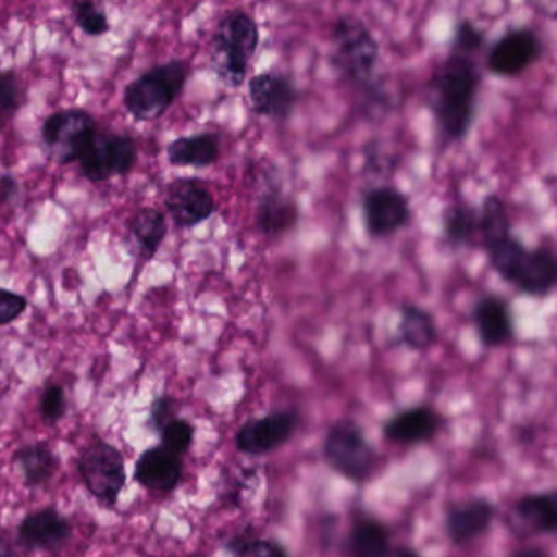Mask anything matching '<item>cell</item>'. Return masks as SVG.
Here are the masks:
<instances>
[{
    "instance_id": "cell-19",
    "label": "cell",
    "mask_w": 557,
    "mask_h": 557,
    "mask_svg": "<svg viewBox=\"0 0 557 557\" xmlns=\"http://www.w3.org/2000/svg\"><path fill=\"white\" fill-rule=\"evenodd\" d=\"M440 429V417L430 407H413L384 423V435L391 442L417 445L429 442Z\"/></svg>"
},
{
    "instance_id": "cell-25",
    "label": "cell",
    "mask_w": 557,
    "mask_h": 557,
    "mask_svg": "<svg viewBox=\"0 0 557 557\" xmlns=\"http://www.w3.org/2000/svg\"><path fill=\"white\" fill-rule=\"evenodd\" d=\"M478 213L479 234L485 249L511 236L507 207L497 195L485 197Z\"/></svg>"
},
{
    "instance_id": "cell-5",
    "label": "cell",
    "mask_w": 557,
    "mask_h": 557,
    "mask_svg": "<svg viewBox=\"0 0 557 557\" xmlns=\"http://www.w3.org/2000/svg\"><path fill=\"white\" fill-rule=\"evenodd\" d=\"M322 451L335 472L354 482L367 481L376 465L373 446L364 438L363 430L351 420H341L331 426Z\"/></svg>"
},
{
    "instance_id": "cell-29",
    "label": "cell",
    "mask_w": 557,
    "mask_h": 557,
    "mask_svg": "<svg viewBox=\"0 0 557 557\" xmlns=\"http://www.w3.org/2000/svg\"><path fill=\"white\" fill-rule=\"evenodd\" d=\"M485 250H487L492 269L500 275V278L510 283L515 267H517L518 260L521 259L527 247L520 240L510 236L500 240V243L494 244V246L487 247Z\"/></svg>"
},
{
    "instance_id": "cell-17",
    "label": "cell",
    "mask_w": 557,
    "mask_h": 557,
    "mask_svg": "<svg viewBox=\"0 0 557 557\" xmlns=\"http://www.w3.org/2000/svg\"><path fill=\"white\" fill-rule=\"evenodd\" d=\"M135 478L151 491H174L182 478L181 456L172 455L162 446L148 449L136 462Z\"/></svg>"
},
{
    "instance_id": "cell-40",
    "label": "cell",
    "mask_w": 557,
    "mask_h": 557,
    "mask_svg": "<svg viewBox=\"0 0 557 557\" xmlns=\"http://www.w3.org/2000/svg\"><path fill=\"white\" fill-rule=\"evenodd\" d=\"M0 557H12V547L8 537L0 531Z\"/></svg>"
},
{
    "instance_id": "cell-1",
    "label": "cell",
    "mask_w": 557,
    "mask_h": 557,
    "mask_svg": "<svg viewBox=\"0 0 557 557\" xmlns=\"http://www.w3.org/2000/svg\"><path fill=\"white\" fill-rule=\"evenodd\" d=\"M481 71L472 58L449 54L429 83V106L443 135L451 141L468 136L478 115Z\"/></svg>"
},
{
    "instance_id": "cell-7",
    "label": "cell",
    "mask_w": 557,
    "mask_h": 557,
    "mask_svg": "<svg viewBox=\"0 0 557 557\" xmlns=\"http://www.w3.org/2000/svg\"><path fill=\"white\" fill-rule=\"evenodd\" d=\"M79 472L90 494L113 507L126 482L125 461L115 446L96 442L84 449L79 458Z\"/></svg>"
},
{
    "instance_id": "cell-27",
    "label": "cell",
    "mask_w": 557,
    "mask_h": 557,
    "mask_svg": "<svg viewBox=\"0 0 557 557\" xmlns=\"http://www.w3.org/2000/svg\"><path fill=\"white\" fill-rule=\"evenodd\" d=\"M348 546L354 557H386L389 553L386 528L376 520L358 521L351 530Z\"/></svg>"
},
{
    "instance_id": "cell-33",
    "label": "cell",
    "mask_w": 557,
    "mask_h": 557,
    "mask_svg": "<svg viewBox=\"0 0 557 557\" xmlns=\"http://www.w3.org/2000/svg\"><path fill=\"white\" fill-rule=\"evenodd\" d=\"M161 432L162 448L168 449L175 456L187 453L191 442H194L195 430L187 420L174 419Z\"/></svg>"
},
{
    "instance_id": "cell-22",
    "label": "cell",
    "mask_w": 557,
    "mask_h": 557,
    "mask_svg": "<svg viewBox=\"0 0 557 557\" xmlns=\"http://www.w3.org/2000/svg\"><path fill=\"white\" fill-rule=\"evenodd\" d=\"M399 337L412 350H426L438 338L435 319L420 306L406 302L400 308Z\"/></svg>"
},
{
    "instance_id": "cell-31",
    "label": "cell",
    "mask_w": 557,
    "mask_h": 557,
    "mask_svg": "<svg viewBox=\"0 0 557 557\" xmlns=\"http://www.w3.org/2000/svg\"><path fill=\"white\" fill-rule=\"evenodd\" d=\"M77 27L89 37H102L110 30L109 18L94 2H77L73 8Z\"/></svg>"
},
{
    "instance_id": "cell-20",
    "label": "cell",
    "mask_w": 557,
    "mask_h": 557,
    "mask_svg": "<svg viewBox=\"0 0 557 557\" xmlns=\"http://www.w3.org/2000/svg\"><path fill=\"white\" fill-rule=\"evenodd\" d=\"M221 141L216 133L182 136L168 146V159L177 168H210L220 159Z\"/></svg>"
},
{
    "instance_id": "cell-21",
    "label": "cell",
    "mask_w": 557,
    "mask_h": 557,
    "mask_svg": "<svg viewBox=\"0 0 557 557\" xmlns=\"http://www.w3.org/2000/svg\"><path fill=\"white\" fill-rule=\"evenodd\" d=\"M298 220V207L278 191H269L257 205L256 226L265 236H282L292 231Z\"/></svg>"
},
{
    "instance_id": "cell-6",
    "label": "cell",
    "mask_w": 557,
    "mask_h": 557,
    "mask_svg": "<svg viewBox=\"0 0 557 557\" xmlns=\"http://www.w3.org/2000/svg\"><path fill=\"white\" fill-rule=\"evenodd\" d=\"M96 135L92 115L79 109L53 113L45 120L41 128V139L48 156L63 165L81 161Z\"/></svg>"
},
{
    "instance_id": "cell-15",
    "label": "cell",
    "mask_w": 557,
    "mask_h": 557,
    "mask_svg": "<svg viewBox=\"0 0 557 557\" xmlns=\"http://www.w3.org/2000/svg\"><path fill=\"white\" fill-rule=\"evenodd\" d=\"M472 321L485 347H500L513 338L510 305L502 296L485 295L478 299L472 309Z\"/></svg>"
},
{
    "instance_id": "cell-9",
    "label": "cell",
    "mask_w": 557,
    "mask_h": 557,
    "mask_svg": "<svg viewBox=\"0 0 557 557\" xmlns=\"http://www.w3.org/2000/svg\"><path fill=\"white\" fill-rule=\"evenodd\" d=\"M543 57V44L533 28H510L487 53V70L498 77H517Z\"/></svg>"
},
{
    "instance_id": "cell-8",
    "label": "cell",
    "mask_w": 557,
    "mask_h": 557,
    "mask_svg": "<svg viewBox=\"0 0 557 557\" xmlns=\"http://www.w3.org/2000/svg\"><path fill=\"white\" fill-rule=\"evenodd\" d=\"M136 145L129 136L97 133L81 158L83 175L92 184L126 175L136 164Z\"/></svg>"
},
{
    "instance_id": "cell-10",
    "label": "cell",
    "mask_w": 557,
    "mask_h": 557,
    "mask_svg": "<svg viewBox=\"0 0 557 557\" xmlns=\"http://www.w3.org/2000/svg\"><path fill=\"white\" fill-rule=\"evenodd\" d=\"M364 226L374 239L394 236L410 223V205L406 195L394 187H374L363 195Z\"/></svg>"
},
{
    "instance_id": "cell-2",
    "label": "cell",
    "mask_w": 557,
    "mask_h": 557,
    "mask_svg": "<svg viewBox=\"0 0 557 557\" xmlns=\"http://www.w3.org/2000/svg\"><path fill=\"white\" fill-rule=\"evenodd\" d=\"M259 44V25L252 15L244 11H231L221 18L211 50V63L221 83L233 89L243 86Z\"/></svg>"
},
{
    "instance_id": "cell-13",
    "label": "cell",
    "mask_w": 557,
    "mask_h": 557,
    "mask_svg": "<svg viewBox=\"0 0 557 557\" xmlns=\"http://www.w3.org/2000/svg\"><path fill=\"white\" fill-rule=\"evenodd\" d=\"M249 99L257 115L285 122L295 112L298 90L283 74L262 73L249 81Z\"/></svg>"
},
{
    "instance_id": "cell-26",
    "label": "cell",
    "mask_w": 557,
    "mask_h": 557,
    "mask_svg": "<svg viewBox=\"0 0 557 557\" xmlns=\"http://www.w3.org/2000/svg\"><path fill=\"white\" fill-rule=\"evenodd\" d=\"M15 462L22 469L25 484L30 487H37V485L50 481L58 468L57 456L45 445H34L21 449L15 455Z\"/></svg>"
},
{
    "instance_id": "cell-34",
    "label": "cell",
    "mask_w": 557,
    "mask_h": 557,
    "mask_svg": "<svg viewBox=\"0 0 557 557\" xmlns=\"http://www.w3.org/2000/svg\"><path fill=\"white\" fill-rule=\"evenodd\" d=\"M231 549L236 553L237 557H288L285 547L273 543V541L240 537L231 544Z\"/></svg>"
},
{
    "instance_id": "cell-12",
    "label": "cell",
    "mask_w": 557,
    "mask_h": 557,
    "mask_svg": "<svg viewBox=\"0 0 557 557\" xmlns=\"http://www.w3.org/2000/svg\"><path fill=\"white\" fill-rule=\"evenodd\" d=\"M299 416L295 410L275 412L247 422L236 435V446L246 455H267L285 445L298 429Z\"/></svg>"
},
{
    "instance_id": "cell-24",
    "label": "cell",
    "mask_w": 557,
    "mask_h": 557,
    "mask_svg": "<svg viewBox=\"0 0 557 557\" xmlns=\"http://www.w3.org/2000/svg\"><path fill=\"white\" fill-rule=\"evenodd\" d=\"M129 227H132L133 236L138 240L143 252H145L146 259H152L158 253L159 247L168 236L165 214L161 210H156V208H141L133 216Z\"/></svg>"
},
{
    "instance_id": "cell-35",
    "label": "cell",
    "mask_w": 557,
    "mask_h": 557,
    "mask_svg": "<svg viewBox=\"0 0 557 557\" xmlns=\"http://www.w3.org/2000/svg\"><path fill=\"white\" fill-rule=\"evenodd\" d=\"M41 416L47 422H58L66 412V397L63 387L51 384L45 389L40 403Z\"/></svg>"
},
{
    "instance_id": "cell-28",
    "label": "cell",
    "mask_w": 557,
    "mask_h": 557,
    "mask_svg": "<svg viewBox=\"0 0 557 557\" xmlns=\"http://www.w3.org/2000/svg\"><path fill=\"white\" fill-rule=\"evenodd\" d=\"M443 231L453 246H465L479 234V213L469 205H455L443 214Z\"/></svg>"
},
{
    "instance_id": "cell-23",
    "label": "cell",
    "mask_w": 557,
    "mask_h": 557,
    "mask_svg": "<svg viewBox=\"0 0 557 557\" xmlns=\"http://www.w3.org/2000/svg\"><path fill=\"white\" fill-rule=\"evenodd\" d=\"M515 511L523 523L537 533H553L557 527L556 494H531L515 504Z\"/></svg>"
},
{
    "instance_id": "cell-41",
    "label": "cell",
    "mask_w": 557,
    "mask_h": 557,
    "mask_svg": "<svg viewBox=\"0 0 557 557\" xmlns=\"http://www.w3.org/2000/svg\"><path fill=\"white\" fill-rule=\"evenodd\" d=\"M396 557H420L419 554L413 549H409V547H403V549L397 550Z\"/></svg>"
},
{
    "instance_id": "cell-32",
    "label": "cell",
    "mask_w": 557,
    "mask_h": 557,
    "mask_svg": "<svg viewBox=\"0 0 557 557\" xmlns=\"http://www.w3.org/2000/svg\"><path fill=\"white\" fill-rule=\"evenodd\" d=\"M485 44V35L481 28L475 27L471 21H461L453 35L451 54L469 57L482 50Z\"/></svg>"
},
{
    "instance_id": "cell-37",
    "label": "cell",
    "mask_w": 557,
    "mask_h": 557,
    "mask_svg": "<svg viewBox=\"0 0 557 557\" xmlns=\"http://www.w3.org/2000/svg\"><path fill=\"white\" fill-rule=\"evenodd\" d=\"M175 403L171 397H158L151 407V422L156 429L162 430L175 419Z\"/></svg>"
},
{
    "instance_id": "cell-4",
    "label": "cell",
    "mask_w": 557,
    "mask_h": 557,
    "mask_svg": "<svg viewBox=\"0 0 557 557\" xmlns=\"http://www.w3.org/2000/svg\"><path fill=\"white\" fill-rule=\"evenodd\" d=\"M190 67L185 61H169L151 67L133 81L125 90L126 110L138 122H154L161 119L181 96L188 81Z\"/></svg>"
},
{
    "instance_id": "cell-38",
    "label": "cell",
    "mask_w": 557,
    "mask_h": 557,
    "mask_svg": "<svg viewBox=\"0 0 557 557\" xmlns=\"http://www.w3.org/2000/svg\"><path fill=\"white\" fill-rule=\"evenodd\" d=\"M18 195V184L12 175H2L0 177V200L4 203L14 200Z\"/></svg>"
},
{
    "instance_id": "cell-18",
    "label": "cell",
    "mask_w": 557,
    "mask_h": 557,
    "mask_svg": "<svg viewBox=\"0 0 557 557\" xmlns=\"http://www.w3.org/2000/svg\"><path fill=\"white\" fill-rule=\"evenodd\" d=\"M71 524L54 508L28 515L18 528L22 544L30 549H53L70 537Z\"/></svg>"
},
{
    "instance_id": "cell-39",
    "label": "cell",
    "mask_w": 557,
    "mask_h": 557,
    "mask_svg": "<svg viewBox=\"0 0 557 557\" xmlns=\"http://www.w3.org/2000/svg\"><path fill=\"white\" fill-rule=\"evenodd\" d=\"M513 557H547L546 550L537 546L524 547V549L517 550Z\"/></svg>"
},
{
    "instance_id": "cell-11",
    "label": "cell",
    "mask_w": 557,
    "mask_h": 557,
    "mask_svg": "<svg viewBox=\"0 0 557 557\" xmlns=\"http://www.w3.org/2000/svg\"><path fill=\"white\" fill-rule=\"evenodd\" d=\"M165 210L178 227H195L213 216L216 201L210 188L198 178H177L165 195Z\"/></svg>"
},
{
    "instance_id": "cell-30",
    "label": "cell",
    "mask_w": 557,
    "mask_h": 557,
    "mask_svg": "<svg viewBox=\"0 0 557 557\" xmlns=\"http://www.w3.org/2000/svg\"><path fill=\"white\" fill-rule=\"evenodd\" d=\"M21 109V86L14 71L0 73V133Z\"/></svg>"
},
{
    "instance_id": "cell-36",
    "label": "cell",
    "mask_w": 557,
    "mask_h": 557,
    "mask_svg": "<svg viewBox=\"0 0 557 557\" xmlns=\"http://www.w3.org/2000/svg\"><path fill=\"white\" fill-rule=\"evenodd\" d=\"M27 306L25 296L0 288V325L11 324L15 319L21 318Z\"/></svg>"
},
{
    "instance_id": "cell-3",
    "label": "cell",
    "mask_w": 557,
    "mask_h": 557,
    "mask_svg": "<svg viewBox=\"0 0 557 557\" xmlns=\"http://www.w3.org/2000/svg\"><path fill=\"white\" fill-rule=\"evenodd\" d=\"M332 66L348 83L373 86L380 45L363 21L354 15L337 18L332 28Z\"/></svg>"
},
{
    "instance_id": "cell-16",
    "label": "cell",
    "mask_w": 557,
    "mask_h": 557,
    "mask_svg": "<svg viewBox=\"0 0 557 557\" xmlns=\"http://www.w3.org/2000/svg\"><path fill=\"white\" fill-rule=\"evenodd\" d=\"M494 513V505L484 498L453 505L446 513V533L455 544L468 543L488 530Z\"/></svg>"
},
{
    "instance_id": "cell-14",
    "label": "cell",
    "mask_w": 557,
    "mask_h": 557,
    "mask_svg": "<svg viewBox=\"0 0 557 557\" xmlns=\"http://www.w3.org/2000/svg\"><path fill=\"white\" fill-rule=\"evenodd\" d=\"M556 282L557 260L549 247L524 250L510 280L518 292L536 298L549 295Z\"/></svg>"
}]
</instances>
